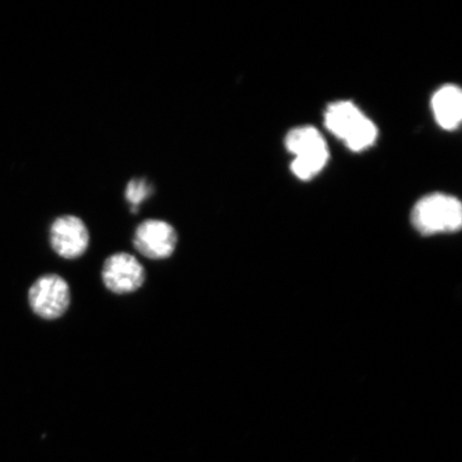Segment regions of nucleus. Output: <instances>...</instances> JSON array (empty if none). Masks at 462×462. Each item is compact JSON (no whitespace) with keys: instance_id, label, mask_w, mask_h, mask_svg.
Segmentation results:
<instances>
[{"instance_id":"9","label":"nucleus","mask_w":462,"mask_h":462,"mask_svg":"<svg viewBox=\"0 0 462 462\" xmlns=\"http://www.w3.org/2000/svg\"><path fill=\"white\" fill-rule=\"evenodd\" d=\"M152 194L153 187L148 182L147 179L134 178L126 186L125 195L131 207V211L136 213L143 202Z\"/></svg>"},{"instance_id":"4","label":"nucleus","mask_w":462,"mask_h":462,"mask_svg":"<svg viewBox=\"0 0 462 462\" xmlns=\"http://www.w3.org/2000/svg\"><path fill=\"white\" fill-rule=\"evenodd\" d=\"M28 302L37 316L46 320L58 319L70 306V287L60 275H42L29 289Z\"/></svg>"},{"instance_id":"1","label":"nucleus","mask_w":462,"mask_h":462,"mask_svg":"<svg viewBox=\"0 0 462 462\" xmlns=\"http://www.w3.org/2000/svg\"><path fill=\"white\" fill-rule=\"evenodd\" d=\"M325 125L355 152L371 147L378 136L377 126L351 101L330 104L325 114Z\"/></svg>"},{"instance_id":"3","label":"nucleus","mask_w":462,"mask_h":462,"mask_svg":"<svg viewBox=\"0 0 462 462\" xmlns=\"http://www.w3.org/2000/svg\"><path fill=\"white\" fill-rule=\"evenodd\" d=\"M285 146L294 155L291 171L301 180H310L319 173L330 157L325 138L310 125L289 132Z\"/></svg>"},{"instance_id":"8","label":"nucleus","mask_w":462,"mask_h":462,"mask_svg":"<svg viewBox=\"0 0 462 462\" xmlns=\"http://www.w3.org/2000/svg\"><path fill=\"white\" fill-rule=\"evenodd\" d=\"M431 107L437 123L442 129H457L462 117V94L459 87H441L432 97Z\"/></svg>"},{"instance_id":"2","label":"nucleus","mask_w":462,"mask_h":462,"mask_svg":"<svg viewBox=\"0 0 462 462\" xmlns=\"http://www.w3.org/2000/svg\"><path fill=\"white\" fill-rule=\"evenodd\" d=\"M411 221L421 235L455 233L462 225L461 202L444 193L427 195L414 206Z\"/></svg>"},{"instance_id":"7","label":"nucleus","mask_w":462,"mask_h":462,"mask_svg":"<svg viewBox=\"0 0 462 462\" xmlns=\"http://www.w3.org/2000/svg\"><path fill=\"white\" fill-rule=\"evenodd\" d=\"M89 241L88 228L78 217L62 216L51 224V246L62 258L77 259L83 256L89 246Z\"/></svg>"},{"instance_id":"5","label":"nucleus","mask_w":462,"mask_h":462,"mask_svg":"<svg viewBox=\"0 0 462 462\" xmlns=\"http://www.w3.org/2000/svg\"><path fill=\"white\" fill-rule=\"evenodd\" d=\"M178 235L170 223L162 219H146L138 225L133 245L143 256L153 260L170 258L175 252Z\"/></svg>"},{"instance_id":"6","label":"nucleus","mask_w":462,"mask_h":462,"mask_svg":"<svg viewBox=\"0 0 462 462\" xmlns=\"http://www.w3.org/2000/svg\"><path fill=\"white\" fill-rule=\"evenodd\" d=\"M102 280L109 291L117 294L131 293L143 285L146 271L135 256L128 253H117L104 263Z\"/></svg>"}]
</instances>
